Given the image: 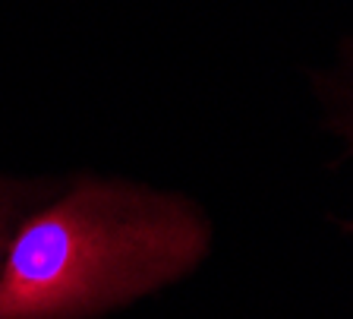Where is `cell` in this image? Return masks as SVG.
Segmentation results:
<instances>
[{"label": "cell", "mask_w": 353, "mask_h": 319, "mask_svg": "<svg viewBox=\"0 0 353 319\" xmlns=\"http://www.w3.org/2000/svg\"><path fill=\"white\" fill-rule=\"evenodd\" d=\"M212 246L190 200L79 180L19 222L0 266V319H92L183 278Z\"/></svg>", "instance_id": "1"}, {"label": "cell", "mask_w": 353, "mask_h": 319, "mask_svg": "<svg viewBox=\"0 0 353 319\" xmlns=\"http://www.w3.org/2000/svg\"><path fill=\"white\" fill-rule=\"evenodd\" d=\"M328 120L353 152V60L344 73L334 76V86L328 89Z\"/></svg>", "instance_id": "2"}, {"label": "cell", "mask_w": 353, "mask_h": 319, "mask_svg": "<svg viewBox=\"0 0 353 319\" xmlns=\"http://www.w3.org/2000/svg\"><path fill=\"white\" fill-rule=\"evenodd\" d=\"M32 190H26L22 184H10V180H0V266H3V256H7V246L13 240L16 228L26 215L22 209L29 202Z\"/></svg>", "instance_id": "3"}]
</instances>
